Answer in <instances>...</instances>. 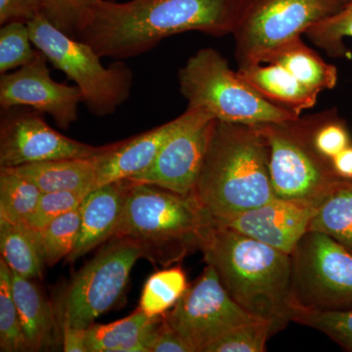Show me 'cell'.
<instances>
[{
    "label": "cell",
    "mask_w": 352,
    "mask_h": 352,
    "mask_svg": "<svg viewBox=\"0 0 352 352\" xmlns=\"http://www.w3.org/2000/svg\"><path fill=\"white\" fill-rule=\"evenodd\" d=\"M201 251L248 314L270 323L274 333L292 322L291 254L219 224L210 229Z\"/></svg>",
    "instance_id": "cell-2"
},
{
    "label": "cell",
    "mask_w": 352,
    "mask_h": 352,
    "mask_svg": "<svg viewBox=\"0 0 352 352\" xmlns=\"http://www.w3.org/2000/svg\"><path fill=\"white\" fill-rule=\"evenodd\" d=\"M43 192L24 176L10 168H0V220L27 222L34 214Z\"/></svg>",
    "instance_id": "cell-25"
},
{
    "label": "cell",
    "mask_w": 352,
    "mask_h": 352,
    "mask_svg": "<svg viewBox=\"0 0 352 352\" xmlns=\"http://www.w3.org/2000/svg\"><path fill=\"white\" fill-rule=\"evenodd\" d=\"M305 36L317 47L332 58H351V51L344 44L352 38V1L339 13L312 25L305 32Z\"/></svg>",
    "instance_id": "cell-30"
},
{
    "label": "cell",
    "mask_w": 352,
    "mask_h": 352,
    "mask_svg": "<svg viewBox=\"0 0 352 352\" xmlns=\"http://www.w3.org/2000/svg\"><path fill=\"white\" fill-rule=\"evenodd\" d=\"M214 224L193 194L131 182L113 237L132 241L142 250L143 258L168 266L201 251Z\"/></svg>",
    "instance_id": "cell-4"
},
{
    "label": "cell",
    "mask_w": 352,
    "mask_h": 352,
    "mask_svg": "<svg viewBox=\"0 0 352 352\" xmlns=\"http://www.w3.org/2000/svg\"><path fill=\"white\" fill-rule=\"evenodd\" d=\"M98 156L54 160L7 168L24 176L43 193L76 190L92 191L96 188Z\"/></svg>",
    "instance_id": "cell-21"
},
{
    "label": "cell",
    "mask_w": 352,
    "mask_h": 352,
    "mask_svg": "<svg viewBox=\"0 0 352 352\" xmlns=\"http://www.w3.org/2000/svg\"><path fill=\"white\" fill-rule=\"evenodd\" d=\"M309 231L330 236L352 252V182H340L319 205Z\"/></svg>",
    "instance_id": "cell-24"
},
{
    "label": "cell",
    "mask_w": 352,
    "mask_h": 352,
    "mask_svg": "<svg viewBox=\"0 0 352 352\" xmlns=\"http://www.w3.org/2000/svg\"><path fill=\"white\" fill-rule=\"evenodd\" d=\"M352 0H234L231 34L238 68L258 64L278 46L305 34Z\"/></svg>",
    "instance_id": "cell-7"
},
{
    "label": "cell",
    "mask_w": 352,
    "mask_h": 352,
    "mask_svg": "<svg viewBox=\"0 0 352 352\" xmlns=\"http://www.w3.org/2000/svg\"><path fill=\"white\" fill-rule=\"evenodd\" d=\"M178 80L188 109L206 111L221 122L258 126L300 118L265 100L214 48H203L190 57L178 72Z\"/></svg>",
    "instance_id": "cell-5"
},
{
    "label": "cell",
    "mask_w": 352,
    "mask_h": 352,
    "mask_svg": "<svg viewBox=\"0 0 352 352\" xmlns=\"http://www.w3.org/2000/svg\"><path fill=\"white\" fill-rule=\"evenodd\" d=\"M80 229V206L57 217L41 229L46 265L52 266L68 258L75 248Z\"/></svg>",
    "instance_id": "cell-29"
},
{
    "label": "cell",
    "mask_w": 352,
    "mask_h": 352,
    "mask_svg": "<svg viewBox=\"0 0 352 352\" xmlns=\"http://www.w3.org/2000/svg\"><path fill=\"white\" fill-rule=\"evenodd\" d=\"M292 322L315 329L352 352V307L324 311L294 308Z\"/></svg>",
    "instance_id": "cell-28"
},
{
    "label": "cell",
    "mask_w": 352,
    "mask_h": 352,
    "mask_svg": "<svg viewBox=\"0 0 352 352\" xmlns=\"http://www.w3.org/2000/svg\"><path fill=\"white\" fill-rule=\"evenodd\" d=\"M41 13L51 24L76 38L92 0H38Z\"/></svg>",
    "instance_id": "cell-34"
},
{
    "label": "cell",
    "mask_w": 352,
    "mask_h": 352,
    "mask_svg": "<svg viewBox=\"0 0 352 352\" xmlns=\"http://www.w3.org/2000/svg\"><path fill=\"white\" fill-rule=\"evenodd\" d=\"M149 352H193L188 344L168 327L164 321L162 322L159 330L151 346Z\"/></svg>",
    "instance_id": "cell-36"
},
{
    "label": "cell",
    "mask_w": 352,
    "mask_h": 352,
    "mask_svg": "<svg viewBox=\"0 0 352 352\" xmlns=\"http://www.w3.org/2000/svg\"><path fill=\"white\" fill-rule=\"evenodd\" d=\"M90 192L88 190H76L43 193L27 223L41 231L52 220L80 207Z\"/></svg>",
    "instance_id": "cell-33"
},
{
    "label": "cell",
    "mask_w": 352,
    "mask_h": 352,
    "mask_svg": "<svg viewBox=\"0 0 352 352\" xmlns=\"http://www.w3.org/2000/svg\"><path fill=\"white\" fill-rule=\"evenodd\" d=\"M187 287L186 274L180 266L157 271L146 281L138 308L148 316H161L175 307Z\"/></svg>",
    "instance_id": "cell-26"
},
{
    "label": "cell",
    "mask_w": 352,
    "mask_h": 352,
    "mask_svg": "<svg viewBox=\"0 0 352 352\" xmlns=\"http://www.w3.org/2000/svg\"><path fill=\"white\" fill-rule=\"evenodd\" d=\"M0 351H28L14 300L11 270L2 258L0 259Z\"/></svg>",
    "instance_id": "cell-27"
},
{
    "label": "cell",
    "mask_w": 352,
    "mask_h": 352,
    "mask_svg": "<svg viewBox=\"0 0 352 352\" xmlns=\"http://www.w3.org/2000/svg\"><path fill=\"white\" fill-rule=\"evenodd\" d=\"M163 322V315L150 317L140 308L122 320L85 329L87 352H149Z\"/></svg>",
    "instance_id": "cell-20"
},
{
    "label": "cell",
    "mask_w": 352,
    "mask_h": 352,
    "mask_svg": "<svg viewBox=\"0 0 352 352\" xmlns=\"http://www.w3.org/2000/svg\"><path fill=\"white\" fill-rule=\"evenodd\" d=\"M273 335L270 323L256 320L234 329L210 344L205 352H263Z\"/></svg>",
    "instance_id": "cell-32"
},
{
    "label": "cell",
    "mask_w": 352,
    "mask_h": 352,
    "mask_svg": "<svg viewBox=\"0 0 352 352\" xmlns=\"http://www.w3.org/2000/svg\"><path fill=\"white\" fill-rule=\"evenodd\" d=\"M183 120L182 113L151 131L109 145L108 149L98 156L96 188L108 183L129 179L149 168L164 143L182 126Z\"/></svg>",
    "instance_id": "cell-17"
},
{
    "label": "cell",
    "mask_w": 352,
    "mask_h": 352,
    "mask_svg": "<svg viewBox=\"0 0 352 352\" xmlns=\"http://www.w3.org/2000/svg\"><path fill=\"white\" fill-rule=\"evenodd\" d=\"M0 251L11 271L29 279H41L45 265L41 231L27 222L0 220Z\"/></svg>",
    "instance_id": "cell-23"
},
{
    "label": "cell",
    "mask_w": 352,
    "mask_h": 352,
    "mask_svg": "<svg viewBox=\"0 0 352 352\" xmlns=\"http://www.w3.org/2000/svg\"><path fill=\"white\" fill-rule=\"evenodd\" d=\"M11 280L27 351L52 349L58 342V325L56 314L50 300L34 279L11 271Z\"/></svg>",
    "instance_id": "cell-18"
},
{
    "label": "cell",
    "mask_w": 352,
    "mask_h": 352,
    "mask_svg": "<svg viewBox=\"0 0 352 352\" xmlns=\"http://www.w3.org/2000/svg\"><path fill=\"white\" fill-rule=\"evenodd\" d=\"M28 23L12 21L2 25L0 30V73L21 68L31 63L38 50L32 47Z\"/></svg>",
    "instance_id": "cell-31"
},
{
    "label": "cell",
    "mask_w": 352,
    "mask_h": 352,
    "mask_svg": "<svg viewBox=\"0 0 352 352\" xmlns=\"http://www.w3.org/2000/svg\"><path fill=\"white\" fill-rule=\"evenodd\" d=\"M192 194L217 224L277 198L258 126L215 120Z\"/></svg>",
    "instance_id": "cell-3"
},
{
    "label": "cell",
    "mask_w": 352,
    "mask_h": 352,
    "mask_svg": "<svg viewBox=\"0 0 352 352\" xmlns=\"http://www.w3.org/2000/svg\"><path fill=\"white\" fill-rule=\"evenodd\" d=\"M291 256L293 309L352 307L351 252L326 234L308 231Z\"/></svg>",
    "instance_id": "cell-8"
},
{
    "label": "cell",
    "mask_w": 352,
    "mask_h": 352,
    "mask_svg": "<svg viewBox=\"0 0 352 352\" xmlns=\"http://www.w3.org/2000/svg\"><path fill=\"white\" fill-rule=\"evenodd\" d=\"M28 25L32 44L54 68L75 82L90 112L99 117L111 115L129 98L132 72L126 65L105 68L89 44L60 31L41 13Z\"/></svg>",
    "instance_id": "cell-6"
},
{
    "label": "cell",
    "mask_w": 352,
    "mask_h": 352,
    "mask_svg": "<svg viewBox=\"0 0 352 352\" xmlns=\"http://www.w3.org/2000/svg\"><path fill=\"white\" fill-rule=\"evenodd\" d=\"M183 115L182 126L164 143L154 163L129 180L182 195L192 194L217 119L200 109L187 108Z\"/></svg>",
    "instance_id": "cell-12"
},
{
    "label": "cell",
    "mask_w": 352,
    "mask_h": 352,
    "mask_svg": "<svg viewBox=\"0 0 352 352\" xmlns=\"http://www.w3.org/2000/svg\"><path fill=\"white\" fill-rule=\"evenodd\" d=\"M331 170L340 182H352V144L333 160Z\"/></svg>",
    "instance_id": "cell-38"
},
{
    "label": "cell",
    "mask_w": 352,
    "mask_h": 352,
    "mask_svg": "<svg viewBox=\"0 0 352 352\" xmlns=\"http://www.w3.org/2000/svg\"><path fill=\"white\" fill-rule=\"evenodd\" d=\"M109 145L95 147L67 138L46 124L36 113H17L2 122L0 168L63 159L98 156Z\"/></svg>",
    "instance_id": "cell-13"
},
{
    "label": "cell",
    "mask_w": 352,
    "mask_h": 352,
    "mask_svg": "<svg viewBox=\"0 0 352 352\" xmlns=\"http://www.w3.org/2000/svg\"><path fill=\"white\" fill-rule=\"evenodd\" d=\"M131 180L108 183L92 190L80 205V229L67 263H75L115 235Z\"/></svg>",
    "instance_id": "cell-16"
},
{
    "label": "cell",
    "mask_w": 352,
    "mask_h": 352,
    "mask_svg": "<svg viewBox=\"0 0 352 352\" xmlns=\"http://www.w3.org/2000/svg\"><path fill=\"white\" fill-rule=\"evenodd\" d=\"M258 64L280 65L315 91L333 89L337 85V68L303 43L302 36L278 46L261 58Z\"/></svg>",
    "instance_id": "cell-22"
},
{
    "label": "cell",
    "mask_w": 352,
    "mask_h": 352,
    "mask_svg": "<svg viewBox=\"0 0 352 352\" xmlns=\"http://www.w3.org/2000/svg\"><path fill=\"white\" fill-rule=\"evenodd\" d=\"M295 120L258 126L267 144L273 190L284 200L321 203L340 180L315 154Z\"/></svg>",
    "instance_id": "cell-11"
},
{
    "label": "cell",
    "mask_w": 352,
    "mask_h": 352,
    "mask_svg": "<svg viewBox=\"0 0 352 352\" xmlns=\"http://www.w3.org/2000/svg\"><path fill=\"white\" fill-rule=\"evenodd\" d=\"M62 346L66 352H87L85 329L74 328L62 323Z\"/></svg>",
    "instance_id": "cell-37"
},
{
    "label": "cell",
    "mask_w": 352,
    "mask_h": 352,
    "mask_svg": "<svg viewBox=\"0 0 352 352\" xmlns=\"http://www.w3.org/2000/svg\"><path fill=\"white\" fill-rule=\"evenodd\" d=\"M261 319L248 314L227 293L212 266L189 284L173 309L164 314L166 325L193 352H205L215 340L240 326Z\"/></svg>",
    "instance_id": "cell-10"
},
{
    "label": "cell",
    "mask_w": 352,
    "mask_h": 352,
    "mask_svg": "<svg viewBox=\"0 0 352 352\" xmlns=\"http://www.w3.org/2000/svg\"><path fill=\"white\" fill-rule=\"evenodd\" d=\"M320 203L276 198L219 224L243 235L292 254L303 236ZM217 224V223H215Z\"/></svg>",
    "instance_id": "cell-15"
},
{
    "label": "cell",
    "mask_w": 352,
    "mask_h": 352,
    "mask_svg": "<svg viewBox=\"0 0 352 352\" xmlns=\"http://www.w3.org/2000/svg\"><path fill=\"white\" fill-rule=\"evenodd\" d=\"M233 7L234 0H92L75 38L100 57L126 59L185 32L231 34Z\"/></svg>",
    "instance_id": "cell-1"
},
{
    "label": "cell",
    "mask_w": 352,
    "mask_h": 352,
    "mask_svg": "<svg viewBox=\"0 0 352 352\" xmlns=\"http://www.w3.org/2000/svg\"><path fill=\"white\" fill-rule=\"evenodd\" d=\"M241 80L277 107L300 117L314 107L320 92L310 89L280 65L254 64L238 68Z\"/></svg>",
    "instance_id": "cell-19"
},
{
    "label": "cell",
    "mask_w": 352,
    "mask_h": 352,
    "mask_svg": "<svg viewBox=\"0 0 352 352\" xmlns=\"http://www.w3.org/2000/svg\"><path fill=\"white\" fill-rule=\"evenodd\" d=\"M41 13L38 0H0V24L12 21L28 23Z\"/></svg>",
    "instance_id": "cell-35"
},
{
    "label": "cell",
    "mask_w": 352,
    "mask_h": 352,
    "mask_svg": "<svg viewBox=\"0 0 352 352\" xmlns=\"http://www.w3.org/2000/svg\"><path fill=\"white\" fill-rule=\"evenodd\" d=\"M142 250L132 241L111 238L72 280L65 296L62 323L87 329L124 295Z\"/></svg>",
    "instance_id": "cell-9"
},
{
    "label": "cell",
    "mask_w": 352,
    "mask_h": 352,
    "mask_svg": "<svg viewBox=\"0 0 352 352\" xmlns=\"http://www.w3.org/2000/svg\"><path fill=\"white\" fill-rule=\"evenodd\" d=\"M48 60L38 50L31 63L0 78V106L4 110L27 106L47 113L60 129H68L78 120V104L82 102L80 88L52 80Z\"/></svg>",
    "instance_id": "cell-14"
}]
</instances>
